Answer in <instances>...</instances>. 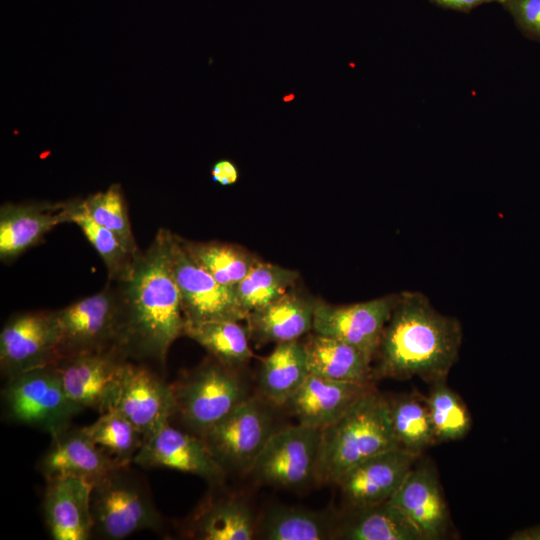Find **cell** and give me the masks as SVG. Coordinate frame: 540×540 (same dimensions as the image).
Masks as SVG:
<instances>
[{
	"label": "cell",
	"instance_id": "1f68e13d",
	"mask_svg": "<svg viewBox=\"0 0 540 540\" xmlns=\"http://www.w3.org/2000/svg\"><path fill=\"white\" fill-rule=\"evenodd\" d=\"M446 381L431 383L424 396L438 443L462 439L472 426L467 406Z\"/></svg>",
	"mask_w": 540,
	"mask_h": 540
},
{
	"label": "cell",
	"instance_id": "ba28073f",
	"mask_svg": "<svg viewBox=\"0 0 540 540\" xmlns=\"http://www.w3.org/2000/svg\"><path fill=\"white\" fill-rule=\"evenodd\" d=\"M112 283L109 281L101 291L55 310L58 360L117 346L119 293Z\"/></svg>",
	"mask_w": 540,
	"mask_h": 540
},
{
	"label": "cell",
	"instance_id": "74e56055",
	"mask_svg": "<svg viewBox=\"0 0 540 540\" xmlns=\"http://www.w3.org/2000/svg\"><path fill=\"white\" fill-rule=\"evenodd\" d=\"M431 3L444 8L458 12L469 13L473 9L488 3H501L502 0H429Z\"/></svg>",
	"mask_w": 540,
	"mask_h": 540
},
{
	"label": "cell",
	"instance_id": "277c9868",
	"mask_svg": "<svg viewBox=\"0 0 540 540\" xmlns=\"http://www.w3.org/2000/svg\"><path fill=\"white\" fill-rule=\"evenodd\" d=\"M132 464L118 465L93 484L92 538L121 540L141 530L162 529L163 517Z\"/></svg>",
	"mask_w": 540,
	"mask_h": 540
},
{
	"label": "cell",
	"instance_id": "4fadbf2b",
	"mask_svg": "<svg viewBox=\"0 0 540 540\" xmlns=\"http://www.w3.org/2000/svg\"><path fill=\"white\" fill-rule=\"evenodd\" d=\"M398 296L399 293L389 294L347 305H332L318 300L313 331L354 346L372 362Z\"/></svg>",
	"mask_w": 540,
	"mask_h": 540
},
{
	"label": "cell",
	"instance_id": "484cf974",
	"mask_svg": "<svg viewBox=\"0 0 540 540\" xmlns=\"http://www.w3.org/2000/svg\"><path fill=\"white\" fill-rule=\"evenodd\" d=\"M257 522L250 508L236 498L205 501L193 514L188 534L201 540H251Z\"/></svg>",
	"mask_w": 540,
	"mask_h": 540
},
{
	"label": "cell",
	"instance_id": "cb8c5ba5",
	"mask_svg": "<svg viewBox=\"0 0 540 540\" xmlns=\"http://www.w3.org/2000/svg\"><path fill=\"white\" fill-rule=\"evenodd\" d=\"M334 539L344 540H422L417 528L390 501L350 508L336 523Z\"/></svg>",
	"mask_w": 540,
	"mask_h": 540
},
{
	"label": "cell",
	"instance_id": "83f0119b",
	"mask_svg": "<svg viewBox=\"0 0 540 540\" xmlns=\"http://www.w3.org/2000/svg\"><path fill=\"white\" fill-rule=\"evenodd\" d=\"M336 523L323 513L296 507H276L257 523L256 536L268 540L334 538Z\"/></svg>",
	"mask_w": 540,
	"mask_h": 540
},
{
	"label": "cell",
	"instance_id": "4dcf8cb0",
	"mask_svg": "<svg viewBox=\"0 0 540 540\" xmlns=\"http://www.w3.org/2000/svg\"><path fill=\"white\" fill-rule=\"evenodd\" d=\"M298 278L295 270L259 260L234 290L241 307L249 314L293 289Z\"/></svg>",
	"mask_w": 540,
	"mask_h": 540
},
{
	"label": "cell",
	"instance_id": "d590c367",
	"mask_svg": "<svg viewBox=\"0 0 540 540\" xmlns=\"http://www.w3.org/2000/svg\"><path fill=\"white\" fill-rule=\"evenodd\" d=\"M500 4L525 37L540 42V0H502Z\"/></svg>",
	"mask_w": 540,
	"mask_h": 540
},
{
	"label": "cell",
	"instance_id": "d6a6232c",
	"mask_svg": "<svg viewBox=\"0 0 540 540\" xmlns=\"http://www.w3.org/2000/svg\"><path fill=\"white\" fill-rule=\"evenodd\" d=\"M90 439L122 464H131L141 448L143 434L121 413L109 409L83 427Z\"/></svg>",
	"mask_w": 540,
	"mask_h": 540
},
{
	"label": "cell",
	"instance_id": "5bb4252c",
	"mask_svg": "<svg viewBox=\"0 0 540 540\" xmlns=\"http://www.w3.org/2000/svg\"><path fill=\"white\" fill-rule=\"evenodd\" d=\"M129 359L117 347L59 359L55 364L64 390L82 410H109L124 364Z\"/></svg>",
	"mask_w": 540,
	"mask_h": 540
},
{
	"label": "cell",
	"instance_id": "ac0fdd59",
	"mask_svg": "<svg viewBox=\"0 0 540 540\" xmlns=\"http://www.w3.org/2000/svg\"><path fill=\"white\" fill-rule=\"evenodd\" d=\"M390 501L417 528L422 540L446 537L450 526L449 511L431 463L416 462Z\"/></svg>",
	"mask_w": 540,
	"mask_h": 540
},
{
	"label": "cell",
	"instance_id": "5b68a950",
	"mask_svg": "<svg viewBox=\"0 0 540 540\" xmlns=\"http://www.w3.org/2000/svg\"><path fill=\"white\" fill-rule=\"evenodd\" d=\"M171 385L176 404L173 418L200 438L250 397L234 369L217 360Z\"/></svg>",
	"mask_w": 540,
	"mask_h": 540
},
{
	"label": "cell",
	"instance_id": "8992f818",
	"mask_svg": "<svg viewBox=\"0 0 540 540\" xmlns=\"http://www.w3.org/2000/svg\"><path fill=\"white\" fill-rule=\"evenodd\" d=\"M2 395L5 415L10 420L51 436L69 427L82 411L67 396L54 365L6 379Z\"/></svg>",
	"mask_w": 540,
	"mask_h": 540
},
{
	"label": "cell",
	"instance_id": "ffe728a7",
	"mask_svg": "<svg viewBox=\"0 0 540 540\" xmlns=\"http://www.w3.org/2000/svg\"><path fill=\"white\" fill-rule=\"evenodd\" d=\"M44 519L54 540L92 538L91 492L93 484L72 476L46 480Z\"/></svg>",
	"mask_w": 540,
	"mask_h": 540
},
{
	"label": "cell",
	"instance_id": "8fae6325",
	"mask_svg": "<svg viewBox=\"0 0 540 540\" xmlns=\"http://www.w3.org/2000/svg\"><path fill=\"white\" fill-rule=\"evenodd\" d=\"M55 310L18 312L0 333V368L5 379L58 360Z\"/></svg>",
	"mask_w": 540,
	"mask_h": 540
},
{
	"label": "cell",
	"instance_id": "7c38bea8",
	"mask_svg": "<svg viewBox=\"0 0 540 540\" xmlns=\"http://www.w3.org/2000/svg\"><path fill=\"white\" fill-rule=\"evenodd\" d=\"M109 409L121 413L146 438L172 421L176 409L172 385L149 366L128 360Z\"/></svg>",
	"mask_w": 540,
	"mask_h": 540
},
{
	"label": "cell",
	"instance_id": "f1b7e54d",
	"mask_svg": "<svg viewBox=\"0 0 540 540\" xmlns=\"http://www.w3.org/2000/svg\"><path fill=\"white\" fill-rule=\"evenodd\" d=\"M238 322L216 320L186 324L184 335L201 345L221 364L234 368L253 356L248 330Z\"/></svg>",
	"mask_w": 540,
	"mask_h": 540
},
{
	"label": "cell",
	"instance_id": "e0dca14e",
	"mask_svg": "<svg viewBox=\"0 0 540 540\" xmlns=\"http://www.w3.org/2000/svg\"><path fill=\"white\" fill-rule=\"evenodd\" d=\"M419 457L400 447L389 449L354 466L336 484L349 509L382 503L393 497Z\"/></svg>",
	"mask_w": 540,
	"mask_h": 540
},
{
	"label": "cell",
	"instance_id": "d4e9b609",
	"mask_svg": "<svg viewBox=\"0 0 540 540\" xmlns=\"http://www.w3.org/2000/svg\"><path fill=\"white\" fill-rule=\"evenodd\" d=\"M309 374L303 343L298 340L278 343L260 367L259 392L268 403L287 404Z\"/></svg>",
	"mask_w": 540,
	"mask_h": 540
},
{
	"label": "cell",
	"instance_id": "e575fe53",
	"mask_svg": "<svg viewBox=\"0 0 540 540\" xmlns=\"http://www.w3.org/2000/svg\"><path fill=\"white\" fill-rule=\"evenodd\" d=\"M72 223H75L104 262L108 279L118 282L130 271L135 258L122 242L108 229L95 222L78 203Z\"/></svg>",
	"mask_w": 540,
	"mask_h": 540
},
{
	"label": "cell",
	"instance_id": "2e32d148",
	"mask_svg": "<svg viewBox=\"0 0 540 540\" xmlns=\"http://www.w3.org/2000/svg\"><path fill=\"white\" fill-rule=\"evenodd\" d=\"M133 464L194 474L213 484L221 483L227 474L200 437L171 422L144 438Z\"/></svg>",
	"mask_w": 540,
	"mask_h": 540
},
{
	"label": "cell",
	"instance_id": "6da1fadb",
	"mask_svg": "<svg viewBox=\"0 0 540 540\" xmlns=\"http://www.w3.org/2000/svg\"><path fill=\"white\" fill-rule=\"evenodd\" d=\"M117 347L130 359L165 365L172 344L184 336L186 320L172 276L163 229L135 258L118 282Z\"/></svg>",
	"mask_w": 540,
	"mask_h": 540
},
{
	"label": "cell",
	"instance_id": "9a60e30c",
	"mask_svg": "<svg viewBox=\"0 0 540 540\" xmlns=\"http://www.w3.org/2000/svg\"><path fill=\"white\" fill-rule=\"evenodd\" d=\"M80 198L65 201L7 202L0 207V260L12 263L41 243L51 230L72 223Z\"/></svg>",
	"mask_w": 540,
	"mask_h": 540
},
{
	"label": "cell",
	"instance_id": "52a82bcc",
	"mask_svg": "<svg viewBox=\"0 0 540 540\" xmlns=\"http://www.w3.org/2000/svg\"><path fill=\"white\" fill-rule=\"evenodd\" d=\"M172 276L179 290L186 324L246 320L234 288L220 284L186 251L181 237L163 229Z\"/></svg>",
	"mask_w": 540,
	"mask_h": 540
},
{
	"label": "cell",
	"instance_id": "8d00e7d4",
	"mask_svg": "<svg viewBox=\"0 0 540 540\" xmlns=\"http://www.w3.org/2000/svg\"><path fill=\"white\" fill-rule=\"evenodd\" d=\"M212 180L221 186H231L238 182L240 171L236 163L230 159H219L211 167Z\"/></svg>",
	"mask_w": 540,
	"mask_h": 540
},
{
	"label": "cell",
	"instance_id": "3957f363",
	"mask_svg": "<svg viewBox=\"0 0 540 540\" xmlns=\"http://www.w3.org/2000/svg\"><path fill=\"white\" fill-rule=\"evenodd\" d=\"M396 447L389 400L374 388L322 429L316 480L336 484L354 466Z\"/></svg>",
	"mask_w": 540,
	"mask_h": 540
},
{
	"label": "cell",
	"instance_id": "30bf717a",
	"mask_svg": "<svg viewBox=\"0 0 540 540\" xmlns=\"http://www.w3.org/2000/svg\"><path fill=\"white\" fill-rule=\"evenodd\" d=\"M322 429L297 425L274 431L251 472L269 485L301 487L316 480Z\"/></svg>",
	"mask_w": 540,
	"mask_h": 540
},
{
	"label": "cell",
	"instance_id": "4316f807",
	"mask_svg": "<svg viewBox=\"0 0 540 540\" xmlns=\"http://www.w3.org/2000/svg\"><path fill=\"white\" fill-rule=\"evenodd\" d=\"M191 258L220 284L234 288L259 261L247 249L219 241H192L181 237Z\"/></svg>",
	"mask_w": 540,
	"mask_h": 540
},
{
	"label": "cell",
	"instance_id": "7402d4cb",
	"mask_svg": "<svg viewBox=\"0 0 540 540\" xmlns=\"http://www.w3.org/2000/svg\"><path fill=\"white\" fill-rule=\"evenodd\" d=\"M318 300L293 289L270 304L250 312L248 333L259 344L298 340L313 330Z\"/></svg>",
	"mask_w": 540,
	"mask_h": 540
},
{
	"label": "cell",
	"instance_id": "7a4b0ae2",
	"mask_svg": "<svg viewBox=\"0 0 540 540\" xmlns=\"http://www.w3.org/2000/svg\"><path fill=\"white\" fill-rule=\"evenodd\" d=\"M463 340L461 323L440 313L419 291H402L383 330L375 379L447 380Z\"/></svg>",
	"mask_w": 540,
	"mask_h": 540
},
{
	"label": "cell",
	"instance_id": "44dd1931",
	"mask_svg": "<svg viewBox=\"0 0 540 540\" xmlns=\"http://www.w3.org/2000/svg\"><path fill=\"white\" fill-rule=\"evenodd\" d=\"M374 388L373 383L337 381L310 373L287 404L300 424L323 429Z\"/></svg>",
	"mask_w": 540,
	"mask_h": 540
},
{
	"label": "cell",
	"instance_id": "d6986e66",
	"mask_svg": "<svg viewBox=\"0 0 540 540\" xmlns=\"http://www.w3.org/2000/svg\"><path fill=\"white\" fill-rule=\"evenodd\" d=\"M51 438L50 446L38 463L46 480L72 476L94 484L122 464L95 444L83 427L69 426Z\"/></svg>",
	"mask_w": 540,
	"mask_h": 540
},
{
	"label": "cell",
	"instance_id": "836d02e7",
	"mask_svg": "<svg viewBox=\"0 0 540 540\" xmlns=\"http://www.w3.org/2000/svg\"><path fill=\"white\" fill-rule=\"evenodd\" d=\"M82 208L95 222L111 231L132 254L138 255L142 251L133 235L125 196L119 183L82 198Z\"/></svg>",
	"mask_w": 540,
	"mask_h": 540
},
{
	"label": "cell",
	"instance_id": "f546056e",
	"mask_svg": "<svg viewBox=\"0 0 540 540\" xmlns=\"http://www.w3.org/2000/svg\"><path fill=\"white\" fill-rule=\"evenodd\" d=\"M390 419L398 446L417 456L437 444L424 396L411 393L389 400Z\"/></svg>",
	"mask_w": 540,
	"mask_h": 540
},
{
	"label": "cell",
	"instance_id": "9c48e42d",
	"mask_svg": "<svg viewBox=\"0 0 540 540\" xmlns=\"http://www.w3.org/2000/svg\"><path fill=\"white\" fill-rule=\"evenodd\" d=\"M273 433L264 401L250 396L201 439L226 472L246 473L252 471Z\"/></svg>",
	"mask_w": 540,
	"mask_h": 540
},
{
	"label": "cell",
	"instance_id": "603a6c76",
	"mask_svg": "<svg viewBox=\"0 0 540 540\" xmlns=\"http://www.w3.org/2000/svg\"><path fill=\"white\" fill-rule=\"evenodd\" d=\"M303 345L311 374L346 382L373 383L375 380L372 362L340 339L314 332Z\"/></svg>",
	"mask_w": 540,
	"mask_h": 540
},
{
	"label": "cell",
	"instance_id": "f35d334b",
	"mask_svg": "<svg viewBox=\"0 0 540 540\" xmlns=\"http://www.w3.org/2000/svg\"><path fill=\"white\" fill-rule=\"evenodd\" d=\"M512 540H540V525L518 530L510 537Z\"/></svg>",
	"mask_w": 540,
	"mask_h": 540
}]
</instances>
